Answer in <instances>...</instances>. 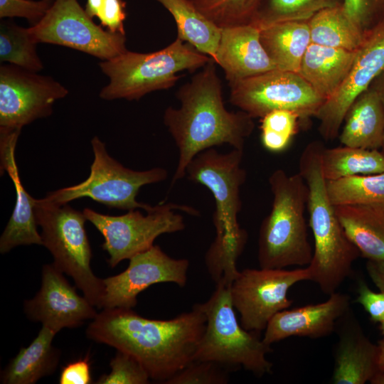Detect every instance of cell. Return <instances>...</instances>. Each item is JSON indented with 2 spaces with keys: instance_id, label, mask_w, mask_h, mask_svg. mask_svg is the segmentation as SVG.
I'll return each instance as SVG.
<instances>
[{
  "instance_id": "obj_1",
  "label": "cell",
  "mask_w": 384,
  "mask_h": 384,
  "mask_svg": "<svg viewBox=\"0 0 384 384\" xmlns=\"http://www.w3.org/2000/svg\"><path fill=\"white\" fill-rule=\"evenodd\" d=\"M206 318L193 309L169 320L143 317L132 309H103L90 323L88 338L138 360L153 380L165 383L193 360Z\"/></svg>"
},
{
  "instance_id": "obj_2",
  "label": "cell",
  "mask_w": 384,
  "mask_h": 384,
  "mask_svg": "<svg viewBox=\"0 0 384 384\" xmlns=\"http://www.w3.org/2000/svg\"><path fill=\"white\" fill-rule=\"evenodd\" d=\"M215 63L210 60L179 88V108L169 107L164 112V123L178 149L171 185L186 176L188 165L199 153L223 144L243 150L253 132V117L242 110L225 108Z\"/></svg>"
},
{
  "instance_id": "obj_3",
  "label": "cell",
  "mask_w": 384,
  "mask_h": 384,
  "mask_svg": "<svg viewBox=\"0 0 384 384\" xmlns=\"http://www.w3.org/2000/svg\"><path fill=\"white\" fill-rule=\"evenodd\" d=\"M242 156L243 150L222 154L211 148L196 155L186 169L188 179L206 187L214 198L216 235L205 262L215 284L221 279L233 282L238 276L237 260L247 240V233L238 220L242 208L240 188L246 178Z\"/></svg>"
},
{
  "instance_id": "obj_4",
  "label": "cell",
  "mask_w": 384,
  "mask_h": 384,
  "mask_svg": "<svg viewBox=\"0 0 384 384\" xmlns=\"http://www.w3.org/2000/svg\"><path fill=\"white\" fill-rule=\"evenodd\" d=\"M324 146L318 141L309 143L299 160V173L308 189L307 209L314 238L313 255L307 266L310 280L330 295L351 274L353 262L361 256L348 238L327 193L321 170Z\"/></svg>"
},
{
  "instance_id": "obj_5",
  "label": "cell",
  "mask_w": 384,
  "mask_h": 384,
  "mask_svg": "<svg viewBox=\"0 0 384 384\" xmlns=\"http://www.w3.org/2000/svg\"><path fill=\"white\" fill-rule=\"evenodd\" d=\"M272 208L262 220L258 238L260 268L308 266L313 255L304 211L308 189L302 176L276 169L270 176Z\"/></svg>"
},
{
  "instance_id": "obj_6",
  "label": "cell",
  "mask_w": 384,
  "mask_h": 384,
  "mask_svg": "<svg viewBox=\"0 0 384 384\" xmlns=\"http://www.w3.org/2000/svg\"><path fill=\"white\" fill-rule=\"evenodd\" d=\"M178 38L168 46L151 53L127 50L99 66L109 82L99 96L105 100H138L156 90L172 87L183 70L203 68L212 58Z\"/></svg>"
},
{
  "instance_id": "obj_7",
  "label": "cell",
  "mask_w": 384,
  "mask_h": 384,
  "mask_svg": "<svg viewBox=\"0 0 384 384\" xmlns=\"http://www.w3.org/2000/svg\"><path fill=\"white\" fill-rule=\"evenodd\" d=\"M231 284L220 280L208 300L196 304L206 321L193 360L214 362L227 370L242 367L259 377L270 374L273 364L267 355L272 351L271 346L239 324L230 296Z\"/></svg>"
},
{
  "instance_id": "obj_8",
  "label": "cell",
  "mask_w": 384,
  "mask_h": 384,
  "mask_svg": "<svg viewBox=\"0 0 384 384\" xmlns=\"http://www.w3.org/2000/svg\"><path fill=\"white\" fill-rule=\"evenodd\" d=\"M34 212L41 228L43 245L51 253L53 263L73 279L92 304L102 308L105 286L91 269L92 251L83 212L68 203H52L43 198L35 200Z\"/></svg>"
},
{
  "instance_id": "obj_9",
  "label": "cell",
  "mask_w": 384,
  "mask_h": 384,
  "mask_svg": "<svg viewBox=\"0 0 384 384\" xmlns=\"http://www.w3.org/2000/svg\"><path fill=\"white\" fill-rule=\"evenodd\" d=\"M91 144L94 160L87 178L77 185L48 193L43 200L65 204L87 197L110 208L153 211L156 206L138 202L136 197L143 186L164 181L168 176L166 170L160 167L146 171L126 168L108 154L105 144L97 137L92 138Z\"/></svg>"
},
{
  "instance_id": "obj_10",
  "label": "cell",
  "mask_w": 384,
  "mask_h": 384,
  "mask_svg": "<svg viewBox=\"0 0 384 384\" xmlns=\"http://www.w3.org/2000/svg\"><path fill=\"white\" fill-rule=\"evenodd\" d=\"M175 210L198 215L191 207L172 203L156 206L153 211L143 215L138 210H129L122 215H110L85 208L83 213L104 238L102 247L109 255L107 263L112 268L124 260L147 250L155 239L165 233L185 228L183 216Z\"/></svg>"
},
{
  "instance_id": "obj_11",
  "label": "cell",
  "mask_w": 384,
  "mask_h": 384,
  "mask_svg": "<svg viewBox=\"0 0 384 384\" xmlns=\"http://www.w3.org/2000/svg\"><path fill=\"white\" fill-rule=\"evenodd\" d=\"M229 85L230 102L253 118L280 110L316 117L325 102L295 72L274 69Z\"/></svg>"
},
{
  "instance_id": "obj_12",
  "label": "cell",
  "mask_w": 384,
  "mask_h": 384,
  "mask_svg": "<svg viewBox=\"0 0 384 384\" xmlns=\"http://www.w3.org/2000/svg\"><path fill=\"white\" fill-rule=\"evenodd\" d=\"M28 31L37 44L68 47L101 60L127 50L125 34L112 33L96 24L78 0H54L43 18Z\"/></svg>"
},
{
  "instance_id": "obj_13",
  "label": "cell",
  "mask_w": 384,
  "mask_h": 384,
  "mask_svg": "<svg viewBox=\"0 0 384 384\" xmlns=\"http://www.w3.org/2000/svg\"><path fill=\"white\" fill-rule=\"evenodd\" d=\"M306 280H310L307 266L293 270L247 268L239 272L230 285V296L241 326L260 334L277 313L292 304L288 297L290 288Z\"/></svg>"
},
{
  "instance_id": "obj_14",
  "label": "cell",
  "mask_w": 384,
  "mask_h": 384,
  "mask_svg": "<svg viewBox=\"0 0 384 384\" xmlns=\"http://www.w3.org/2000/svg\"><path fill=\"white\" fill-rule=\"evenodd\" d=\"M68 94L50 76L11 64L0 66V129H21L49 117L54 103Z\"/></svg>"
},
{
  "instance_id": "obj_15",
  "label": "cell",
  "mask_w": 384,
  "mask_h": 384,
  "mask_svg": "<svg viewBox=\"0 0 384 384\" xmlns=\"http://www.w3.org/2000/svg\"><path fill=\"white\" fill-rule=\"evenodd\" d=\"M188 267V260L172 258L159 245H153L131 257L122 272L102 279V308L132 309L137 304L138 294L156 284L171 282L184 287Z\"/></svg>"
},
{
  "instance_id": "obj_16",
  "label": "cell",
  "mask_w": 384,
  "mask_h": 384,
  "mask_svg": "<svg viewBox=\"0 0 384 384\" xmlns=\"http://www.w3.org/2000/svg\"><path fill=\"white\" fill-rule=\"evenodd\" d=\"M383 70L384 20L365 33L347 77L316 115L319 121V134L325 140L338 137L350 106Z\"/></svg>"
},
{
  "instance_id": "obj_17",
  "label": "cell",
  "mask_w": 384,
  "mask_h": 384,
  "mask_svg": "<svg viewBox=\"0 0 384 384\" xmlns=\"http://www.w3.org/2000/svg\"><path fill=\"white\" fill-rule=\"evenodd\" d=\"M24 311L31 320L41 322L56 334L63 328L78 327L98 314L53 263L43 267L41 289L33 299L24 302Z\"/></svg>"
},
{
  "instance_id": "obj_18",
  "label": "cell",
  "mask_w": 384,
  "mask_h": 384,
  "mask_svg": "<svg viewBox=\"0 0 384 384\" xmlns=\"http://www.w3.org/2000/svg\"><path fill=\"white\" fill-rule=\"evenodd\" d=\"M350 304L348 295L336 292L325 302L284 309L269 321L262 341L271 346L292 336L319 338L329 336L351 309Z\"/></svg>"
},
{
  "instance_id": "obj_19",
  "label": "cell",
  "mask_w": 384,
  "mask_h": 384,
  "mask_svg": "<svg viewBox=\"0 0 384 384\" xmlns=\"http://www.w3.org/2000/svg\"><path fill=\"white\" fill-rule=\"evenodd\" d=\"M254 25L221 29L215 63L223 70L229 84L277 69L260 41Z\"/></svg>"
},
{
  "instance_id": "obj_20",
  "label": "cell",
  "mask_w": 384,
  "mask_h": 384,
  "mask_svg": "<svg viewBox=\"0 0 384 384\" xmlns=\"http://www.w3.org/2000/svg\"><path fill=\"white\" fill-rule=\"evenodd\" d=\"M339 323L331 383L365 384L378 370V345L366 336L351 309Z\"/></svg>"
},
{
  "instance_id": "obj_21",
  "label": "cell",
  "mask_w": 384,
  "mask_h": 384,
  "mask_svg": "<svg viewBox=\"0 0 384 384\" xmlns=\"http://www.w3.org/2000/svg\"><path fill=\"white\" fill-rule=\"evenodd\" d=\"M355 55L356 50L311 43L302 58L299 73L326 102L345 80Z\"/></svg>"
},
{
  "instance_id": "obj_22",
  "label": "cell",
  "mask_w": 384,
  "mask_h": 384,
  "mask_svg": "<svg viewBox=\"0 0 384 384\" xmlns=\"http://www.w3.org/2000/svg\"><path fill=\"white\" fill-rule=\"evenodd\" d=\"M338 138L344 146L368 149L381 148L384 134V106L377 92L368 87L347 110Z\"/></svg>"
},
{
  "instance_id": "obj_23",
  "label": "cell",
  "mask_w": 384,
  "mask_h": 384,
  "mask_svg": "<svg viewBox=\"0 0 384 384\" xmlns=\"http://www.w3.org/2000/svg\"><path fill=\"white\" fill-rule=\"evenodd\" d=\"M349 240L368 260L384 261V202L335 206Z\"/></svg>"
},
{
  "instance_id": "obj_24",
  "label": "cell",
  "mask_w": 384,
  "mask_h": 384,
  "mask_svg": "<svg viewBox=\"0 0 384 384\" xmlns=\"http://www.w3.org/2000/svg\"><path fill=\"white\" fill-rule=\"evenodd\" d=\"M56 333L43 326L37 336L1 372V383L33 384L52 375L60 361V352L52 344Z\"/></svg>"
},
{
  "instance_id": "obj_25",
  "label": "cell",
  "mask_w": 384,
  "mask_h": 384,
  "mask_svg": "<svg viewBox=\"0 0 384 384\" xmlns=\"http://www.w3.org/2000/svg\"><path fill=\"white\" fill-rule=\"evenodd\" d=\"M260 41L277 69L299 73L311 44L307 21H288L260 28Z\"/></svg>"
},
{
  "instance_id": "obj_26",
  "label": "cell",
  "mask_w": 384,
  "mask_h": 384,
  "mask_svg": "<svg viewBox=\"0 0 384 384\" xmlns=\"http://www.w3.org/2000/svg\"><path fill=\"white\" fill-rule=\"evenodd\" d=\"M5 171L14 184L16 198L11 216L0 238V252L5 254L19 245H43L34 212L36 198L23 188L16 160L1 166V174Z\"/></svg>"
},
{
  "instance_id": "obj_27",
  "label": "cell",
  "mask_w": 384,
  "mask_h": 384,
  "mask_svg": "<svg viewBox=\"0 0 384 384\" xmlns=\"http://www.w3.org/2000/svg\"><path fill=\"white\" fill-rule=\"evenodd\" d=\"M174 17L178 36L214 61L221 29L204 16L191 0H156Z\"/></svg>"
},
{
  "instance_id": "obj_28",
  "label": "cell",
  "mask_w": 384,
  "mask_h": 384,
  "mask_svg": "<svg viewBox=\"0 0 384 384\" xmlns=\"http://www.w3.org/2000/svg\"><path fill=\"white\" fill-rule=\"evenodd\" d=\"M307 21L312 43L353 51L364 38L343 5L321 10Z\"/></svg>"
},
{
  "instance_id": "obj_29",
  "label": "cell",
  "mask_w": 384,
  "mask_h": 384,
  "mask_svg": "<svg viewBox=\"0 0 384 384\" xmlns=\"http://www.w3.org/2000/svg\"><path fill=\"white\" fill-rule=\"evenodd\" d=\"M321 162V170L326 181L384 171V156L378 149L344 145L329 149L324 146Z\"/></svg>"
},
{
  "instance_id": "obj_30",
  "label": "cell",
  "mask_w": 384,
  "mask_h": 384,
  "mask_svg": "<svg viewBox=\"0 0 384 384\" xmlns=\"http://www.w3.org/2000/svg\"><path fill=\"white\" fill-rule=\"evenodd\" d=\"M329 198L334 206L384 202V171L326 181Z\"/></svg>"
},
{
  "instance_id": "obj_31",
  "label": "cell",
  "mask_w": 384,
  "mask_h": 384,
  "mask_svg": "<svg viewBox=\"0 0 384 384\" xmlns=\"http://www.w3.org/2000/svg\"><path fill=\"white\" fill-rule=\"evenodd\" d=\"M36 44L28 28L10 21H1V63H8L33 72L41 71L43 64L37 53Z\"/></svg>"
},
{
  "instance_id": "obj_32",
  "label": "cell",
  "mask_w": 384,
  "mask_h": 384,
  "mask_svg": "<svg viewBox=\"0 0 384 384\" xmlns=\"http://www.w3.org/2000/svg\"><path fill=\"white\" fill-rule=\"evenodd\" d=\"M343 0H262L252 24L259 28L282 21H308L327 8L343 5Z\"/></svg>"
},
{
  "instance_id": "obj_33",
  "label": "cell",
  "mask_w": 384,
  "mask_h": 384,
  "mask_svg": "<svg viewBox=\"0 0 384 384\" xmlns=\"http://www.w3.org/2000/svg\"><path fill=\"white\" fill-rule=\"evenodd\" d=\"M220 29L252 24L262 0H191Z\"/></svg>"
},
{
  "instance_id": "obj_34",
  "label": "cell",
  "mask_w": 384,
  "mask_h": 384,
  "mask_svg": "<svg viewBox=\"0 0 384 384\" xmlns=\"http://www.w3.org/2000/svg\"><path fill=\"white\" fill-rule=\"evenodd\" d=\"M262 119L261 142L271 152H281L289 144L297 129L300 117L288 110H274Z\"/></svg>"
},
{
  "instance_id": "obj_35",
  "label": "cell",
  "mask_w": 384,
  "mask_h": 384,
  "mask_svg": "<svg viewBox=\"0 0 384 384\" xmlns=\"http://www.w3.org/2000/svg\"><path fill=\"white\" fill-rule=\"evenodd\" d=\"M111 371L101 375L97 384H146L149 375L142 363L132 356L117 350L110 363Z\"/></svg>"
},
{
  "instance_id": "obj_36",
  "label": "cell",
  "mask_w": 384,
  "mask_h": 384,
  "mask_svg": "<svg viewBox=\"0 0 384 384\" xmlns=\"http://www.w3.org/2000/svg\"><path fill=\"white\" fill-rule=\"evenodd\" d=\"M227 369L211 361L193 360L166 384H225Z\"/></svg>"
},
{
  "instance_id": "obj_37",
  "label": "cell",
  "mask_w": 384,
  "mask_h": 384,
  "mask_svg": "<svg viewBox=\"0 0 384 384\" xmlns=\"http://www.w3.org/2000/svg\"><path fill=\"white\" fill-rule=\"evenodd\" d=\"M343 7L364 33L384 20V0H343Z\"/></svg>"
},
{
  "instance_id": "obj_38",
  "label": "cell",
  "mask_w": 384,
  "mask_h": 384,
  "mask_svg": "<svg viewBox=\"0 0 384 384\" xmlns=\"http://www.w3.org/2000/svg\"><path fill=\"white\" fill-rule=\"evenodd\" d=\"M53 1L0 0V18H24L33 26L43 18Z\"/></svg>"
},
{
  "instance_id": "obj_39",
  "label": "cell",
  "mask_w": 384,
  "mask_h": 384,
  "mask_svg": "<svg viewBox=\"0 0 384 384\" xmlns=\"http://www.w3.org/2000/svg\"><path fill=\"white\" fill-rule=\"evenodd\" d=\"M126 3L123 0H103L97 17L100 26L112 33L125 34Z\"/></svg>"
},
{
  "instance_id": "obj_40",
  "label": "cell",
  "mask_w": 384,
  "mask_h": 384,
  "mask_svg": "<svg viewBox=\"0 0 384 384\" xmlns=\"http://www.w3.org/2000/svg\"><path fill=\"white\" fill-rule=\"evenodd\" d=\"M356 302L360 304L374 322L384 319V292L372 291L364 281H360L357 287Z\"/></svg>"
},
{
  "instance_id": "obj_41",
  "label": "cell",
  "mask_w": 384,
  "mask_h": 384,
  "mask_svg": "<svg viewBox=\"0 0 384 384\" xmlns=\"http://www.w3.org/2000/svg\"><path fill=\"white\" fill-rule=\"evenodd\" d=\"M60 384L92 383L90 356L70 362L63 367L59 377Z\"/></svg>"
},
{
  "instance_id": "obj_42",
  "label": "cell",
  "mask_w": 384,
  "mask_h": 384,
  "mask_svg": "<svg viewBox=\"0 0 384 384\" xmlns=\"http://www.w3.org/2000/svg\"><path fill=\"white\" fill-rule=\"evenodd\" d=\"M366 270L375 285L384 292V261L368 260Z\"/></svg>"
},
{
  "instance_id": "obj_43",
  "label": "cell",
  "mask_w": 384,
  "mask_h": 384,
  "mask_svg": "<svg viewBox=\"0 0 384 384\" xmlns=\"http://www.w3.org/2000/svg\"><path fill=\"white\" fill-rule=\"evenodd\" d=\"M377 371L380 372L378 377L380 384H384V339L378 343Z\"/></svg>"
},
{
  "instance_id": "obj_44",
  "label": "cell",
  "mask_w": 384,
  "mask_h": 384,
  "mask_svg": "<svg viewBox=\"0 0 384 384\" xmlns=\"http://www.w3.org/2000/svg\"><path fill=\"white\" fill-rule=\"evenodd\" d=\"M369 87L377 92L384 106V70L374 79Z\"/></svg>"
},
{
  "instance_id": "obj_45",
  "label": "cell",
  "mask_w": 384,
  "mask_h": 384,
  "mask_svg": "<svg viewBox=\"0 0 384 384\" xmlns=\"http://www.w3.org/2000/svg\"><path fill=\"white\" fill-rule=\"evenodd\" d=\"M102 2L103 0H87L85 9L87 14L92 18L97 17Z\"/></svg>"
},
{
  "instance_id": "obj_46",
  "label": "cell",
  "mask_w": 384,
  "mask_h": 384,
  "mask_svg": "<svg viewBox=\"0 0 384 384\" xmlns=\"http://www.w3.org/2000/svg\"><path fill=\"white\" fill-rule=\"evenodd\" d=\"M380 323V329L381 330L382 334L384 335V319Z\"/></svg>"
},
{
  "instance_id": "obj_47",
  "label": "cell",
  "mask_w": 384,
  "mask_h": 384,
  "mask_svg": "<svg viewBox=\"0 0 384 384\" xmlns=\"http://www.w3.org/2000/svg\"><path fill=\"white\" fill-rule=\"evenodd\" d=\"M380 149H382L381 152L384 156V134H383V143H382V146Z\"/></svg>"
}]
</instances>
